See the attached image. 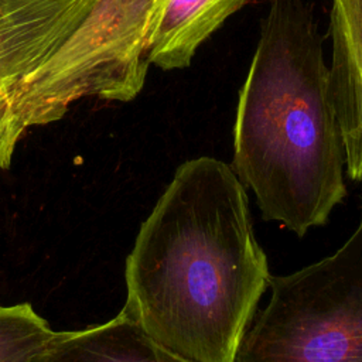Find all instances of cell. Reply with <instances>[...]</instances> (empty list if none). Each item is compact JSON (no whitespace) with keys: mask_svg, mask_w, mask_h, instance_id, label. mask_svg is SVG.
Returning a JSON list of instances; mask_svg holds the SVG:
<instances>
[{"mask_svg":"<svg viewBox=\"0 0 362 362\" xmlns=\"http://www.w3.org/2000/svg\"><path fill=\"white\" fill-rule=\"evenodd\" d=\"M122 313L189 362H235L262 294L267 257L245 185L214 157L182 163L126 259Z\"/></svg>","mask_w":362,"mask_h":362,"instance_id":"obj_1","label":"cell"},{"mask_svg":"<svg viewBox=\"0 0 362 362\" xmlns=\"http://www.w3.org/2000/svg\"><path fill=\"white\" fill-rule=\"evenodd\" d=\"M233 170L263 219L297 236L344 201L345 148L313 4L270 0L239 89Z\"/></svg>","mask_w":362,"mask_h":362,"instance_id":"obj_2","label":"cell"},{"mask_svg":"<svg viewBox=\"0 0 362 362\" xmlns=\"http://www.w3.org/2000/svg\"><path fill=\"white\" fill-rule=\"evenodd\" d=\"M235 362H362V198L351 238L331 256L272 276Z\"/></svg>","mask_w":362,"mask_h":362,"instance_id":"obj_3","label":"cell"},{"mask_svg":"<svg viewBox=\"0 0 362 362\" xmlns=\"http://www.w3.org/2000/svg\"><path fill=\"white\" fill-rule=\"evenodd\" d=\"M158 0H96L57 52L21 85L16 119L23 133L59 120L88 96L129 102L144 86Z\"/></svg>","mask_w":362,"mask_h":362,"instance_id":"obj_4","label":"cell"},{"mask_svg":"<svg viewBox=\"0 0 362 362\" xmlns=\"http://www.w3.org/2000/svg\"><path fill=\"white\" fill-rule=\"evenodd\" d=\"M96 0H0V170L24 136L16 119L23 82L47 62Z\"/></svg>","mask_w":362,"mask_h":362,"instance_id":"obj_5","label":"cell"},{"mask_svg":"<svg viewBox=\"0 0 362 362\" xmlns=\"http://www.w3.org/2000/svg\"><path fill=\"white\" fill-rule=\"evenodd\" d=\"M249 0H158L148 41L150 64L189 66L197 49Z\"/></svg>","mask_w":362,"mask_h":362,"instance_id":"obj_6","label":"cell"},{"mask_svg":"<svg viewBox=\"0 0 362 362\" xmlns=\"http://www.w3.org/2000/svg\"><path fill=\"white\" fill-rule=\"evenodd\" d=\"M33 362H189L154 341L122 311L107 322L57 332Z\"/></svg>","mask_w":362,"mask_h":362,"instance_id":"obj_7","label":"cell"},{"mask_svg":"<svg viewBox=\"0 0 362 362\" xmlns=\"http://www.w3.org/2000/svg\"><path fill=\"white\" fill-rule=\"evenodd\" d=\"M55 334L30 303L0 304V362H33Z\"/></svg>","mask_w":362,"mask_h":362,"instance_id":"obj_8","label":"cell"}]
</instances>
